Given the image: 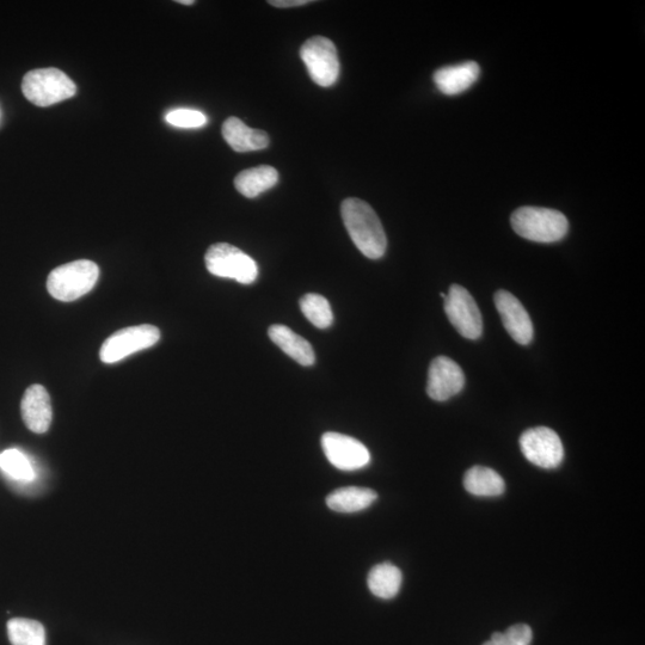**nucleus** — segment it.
<instances>
[{
    "instance_id": "nucleus-18",
    "label": "nucleus",
    "mask_w": 645,
    "mask_h": 645,
    "mask_svg": "<svg viewBox=\"0 0 645 645\" xmlns=\"http://www.w3.org/2000/svg\"><path fill=\"white\" fill-rule=\"evenodd\" d=\"M279 181V172L269 165L250 168L239 172L235 178V187L245 198L254 199L272 189Z\"/></svg>"
},
{
    "instance_id": "nucleus-13",
    "label": "nucleus",
    "mask_w": 645,
    "mask_h": 645,
    "mask_svg": "<svg viewBox=\"0 0 645 645\" xmlns=\"http://www.w3.org/2000/svg\"><path fill=\"white\" fill-rule=\"evenodd\" d=\"M22 419L29 430L36 434L46 433L52 425L51 397L41 385L29 386L22 398Z\"/></svg>"
},
{
    "instance_id": "nucleus-27",
    "label": "nucleus",
    "mask_w": 645,
    "mask_h": 645,
    "mask_svg": "<svg viewBox=\"0 0 645 645\" xmlns=\"http://www.w3.org/2000/svg\"><path fill=\"white\" fill-rule=\"evenodd\" d=\"M178 4H183V5H193L195 4L194 0H178Z\"/></svg>"
},
{
    "instance_id": "nucleus-5",
    "label": "nucleus",
    "mask_w": 645,
    "mask_h": 645,
    "mask_svg": "<svg viewBox=\"0 0 645 645\" xmlns=\"http://www.w3.org/2000/svg\"><path fill=\"white\" fill-rule=\"evenodd\" d=\"M206 268L218 278L232 279L242 285H251L258 278L254 258L227 243L213 244L205 256Z\"/></svg>"
},
{
    "instance_id": "nucleus-6",
    "label": "nucleus",
    "mask_w": 645,
    "mask_h": 645,
    "mask_svg": "<svg viewBox=\"0 0 645 645\" xmlns=\"http://www.w3.org/2000/svg\"><path fill=\"white\" fill-rule=\"evenodd\" d=\"M300 57L317 85L329 88L339 79L340 59L333 41L323 36H313L301 46Z\"/></svg>"
},
{
    "instance_id": "nucleus-11",
    "label": "nucleus",
    "mask_w": 645,
    "mask_h": 645,
    "mask_svg": "<svg viewBox=\"0 0 645 645\" xmlns=\"http://www.w3.org/2000/svg\"><path fill=\"white\" fill-rule=\"evenodd\" d=\"M465 376L457 362L439 356L430 364L427 393L434 401L445 402L464 389Z\"/></svg>"
},
{
    "instance_id": "nucleus-10",
    "label": "nucleus",
    "mask_w": 645,
    "mask_h": 645,
    "mask_svg": "<svg viewBox=\"0 0 645 645\" xmlns=\"http://www.w3.org/2000/svg\"><path fill=\"white\" fill-rule=\"evenodd\" d=\"M325 457L331 465L342 471H356L366 468L371 462L367 447L352 436L329 432L322 436Z\"/></svg>"
},
{
    "instance_id": "nucleus-2",
    "label": "nucleus",
    "mask_w": 645,
    "mask_h": 645,
    "mask_svg": "<svg viewBox=\"0 0 645 645\" xmlns=\"http://www.w3.org/2000/svg\"><path fill=\"white\" fill-rule=\"evenodd\" d=\"M513 230L537 243H556L567 236L569 223L561 212L542 207H521L511 218Z\"/></svg>"
},
{
    "instance_id": "nucleus-1",
    "label": "nucleus",
    "mask_w": 645,
    "mask_h": 645,
    "mask_svg": "<svg viewBox=\"0 0 645 645\" xmlns=\"http://www.w3.org/2000/svg\"><path fill=\"white\" fill-rule=\"evenodd\" d=\"M341 213L349 237L366 257L379 260L385 255L387 239L373 208L367 202L356 198L343 201Z\"/></svg>"
},
{
    "instance_id": "nucleus-14",
    "label": "nucleus",
    "mask_w": 645,
    "mask_h": 645,
    "mask_svg": "<svg viewBox=\"0 0 645 645\" xmlns=\"http://www.w3.org/2000/svg\"><path fill=\"white\" fill-rule=\"evenodd\" d=\"M481 75V67L475 61L442 67L434 73L436 88L447 96H456L469 90Z\"/></svg>"
},
{
    "instance_id": "nucleus-16",
    "label": "nucleus",
    "mask_w": 645,
    "mask_h": 645,
    "mask_svg": "<svg viewBox=\"0 0 645 645\" xmlns=\"http://www.w3.org/2000/svg\"><path fill=\"white\" fill-rule=\"evenodd\" d=\"M223 137L236 152H251L266 149L269 137L261 129L250 128L238 118H229L224 122Z\"/></svg>"
},
{
    "instance_id": "nucleus-9",
    "label": "nucleus",
    "mask_w": 645,
    "mask_h": 645,
    "mask_svg": "<svg viewBox=\"0 0 645 645\" xmlns=\"http://www.w3.org/2000/svg\"><path fill=\"white\" fill-rule=\"evenodd\" d=\"M522 453L528 462L543 469H555L562 464L564 448L555 430L537 427L526 430L520 438Z\"/></svg>"
},
{
    "instance_id": "nucleus-23",
    "label": "nucleus",
    "mask_w": 645,
    "mask_h": 645,
    "mask_svg": "<svg viewBox=\"0 0 645 645\" xmlns=\"http://www.w3.org/2000/svg\"><path fill=\"white\" fill-rule=\"evenodd\" d=\"M0 469L12 479H16V481L32 482L35 478L33 465L16 448H10V450H6L0 454Z\"/></svg>"
},
{
    "instance_id": "nucleus-4",
    "label": "nucleus",
    "mask_w": 645,
    "mask_h": 645,
    "mask_svg": "<svg viewBox=\"0 0 645 645\" xmlns=\"http://www.w3.org/2000/svg\"><path fill=\"white\" fill-rule=\"evenodd\" d=\"M23 95L38 107H49L76 95L77 86L58 69L29 71L22 82Z\"/></svg>"
},
{
    "instance_id": "nucleus-19",
    "label": "nucleus",
    "mask_w": 645,
    "mask_h": 645,
    "mask_svg": "<svg viewBox=\"0 0 645 645\" xmlns=\"http://www.w3.org/2000/svg\"><path fill=\"white\" fill-rule=\"evenodd\" d=\"M464 487L472 495L494 497L505 493L506 483L493 469L473 466L465 473Z\"/></svg>"
},
{
    "instance_id": "nucleus-8",
    "label": "nucleus",
    "mask_w": 645,
    "mask_h": 645,
    "mask_svg": "<svg viewBox=\"0 0 645 645\" xmlns=\"http://www.w3.org/2000/svg\"><path fill=\"white\" fill-rule=\"evenodd\" d=\"M445 312L458 333L469 340L482 335L483 319L475 299L464 287L453 285L445 298Z\"/></svg>"
},
{
    "instance_id": "nucleus-25",
    "label": "nucleus",
    "mask_w": 645,
    "mask_h": 645,
    "mask_svg": "<svg viewBox=\"0 0 645 645\" xmlns=\"http://www.w3.org/2000/svg\"><path fill=\"white\" fill-rule=\"evenodd\" d=\"M168 124L178 128H201L207 125L208 119L200 110L180 108L171 110L165 115Z\"/></svg>"
},
{
    "instance_id": "nucleus-22",
    "label": "nucleus",
    "mask_w": 645,
    "mask_h": 645,
    "mask_svg": "<svg viewBox=\"0 0 645 645\" xmlns=\"http://www.w3.org/2000/svg\"><path fill=\"white\" fill-rule=\"evenodd\" d=\"M300 309L307 321L318 329H328L334 323V313L329 301L319 294H306L300 299Z\"/></svg>"
},
{
    "instance_id": "nucleus-24",
    "label": "nucleus",
    "mask_w": 645,
    "mask_h": 645,
    "mask_svg": "<svg viewBox=\"0 0 645 645\" xmlns=\"http://www.w3.org/2000/svg\"><path fill=\"white\" fill-rule=\"evenodd\" d=\"M532 629L526 624H516L505 632H495L483 645H531Z\"/></svg>"
},
{
    "instance_id": "nucleus-26",
    "label": "nucleus",
    "mask_w": 645,
    "mask_h": 645,
    "mask_svg": "<svg viewBox=\"0 0 645 645\" xmlns=\"http://www.w3.org/2000/svg\"><path fill=\"white\" fill-rule=\"evenodd\" d=\"M275 8H294V6H301L312 3L311 0H270L268 2Z\"/></svg>"
},
{
    "instance_id": "nucleus-20",
    "label": "nucleus",
    "mask_w": 645,
    "mask_h": 645,
    "mask_svg": "<svg viewBox=\"0 0 645 645\" xmlns=\"http://www.w3.org/2000/svg\"><path fill=\"white\" fill-rule=\"evenodd\" d=\"M402 571L391 563L376 565L368 574L367 585L377 598H395L402 587Z\"/></svg>"
},
{
    "instance_id": "nucleus-15",
    "label": "nucleus",
    "mask_w": 645,
    "mask_h": 645,
    "mask_svg": "<svg viewBox=\"0 0 645 645\" xmlns=\"http://www.w3.org/2000/svg\"><path fill=\"white\" fill-rule=\"evenodd\" d=\"M269 339L278 346L282 352L297 361L299 365L309 367L315 365L316 355L309 341L294 333L286 325H272L268 330Z\"/></svg>"
},
{
    "instance_id": "nucleus-17",
    "label": "nucleus",
    "mask_w": 645,
    "mask_h": 645,
    "mask_svg": "<svg viewBox=\"0 0 645 645\" xmlns=\"http://www.w3.org/2000/svg\"><path fill=\"white\" fill-rule=\"evenodd\" d=\"M378 499L376 491L368 488H340L327 497V505L337 513H358L371 507Z\"/></svg>"
},
{
    "instance_id": "nucleus-12",
    "label": "nucleus",
    "mask_w": 645,
    "mask_h": 645,
    "mask_svg": "<svg viewBox=\"0 0 645 645\" xmlns=\"http://www.w3.org/2000/svg\"><path fill=\"white\" fill-rule=\"evenodd\" d=\"M495 305L499 311L503 327L512 339L522 346L533 340V324L524 306L511 292L499 291L495 294Z\"/></svg>"
},
{
    "instance_id": "nucleus-3",
    "label": "nucleus",
    "mask_w": 645,
    "mask_h": 645,
    "mask_svg": "<svg viewBox=\"0 0 645 645\" xmlns=\"http://www.w3.org/2000/svg\"><path fill=\"white\" fill-rule=\"evenodd\" d=\"M100 278V268L88 260L63 264L52 270L47 279V290L57 300L75 301L95 287Z\"/></svg>"
},
{
    "instance_id": "nucleus-7",
    "label": "nucleus",
    "mask_w": 645,
    "mask_h": 645,
    "mask_svg": "<svg viewBox=\"0 0 645 645\" xmlns=\"http://www.w3.org/2000/svg\"><path fill=\"white\" fill-rule=\"evenodd\" d=\"M161 340L155 325L143 324L116 331L102 344L100 358L104 364H115L127 356L151 348Z\"/></svg>"
},
{
    "instance_id": "nucleus-21",
    "label": "nucleus",
    "mask_w": 645,
    "mask_h": 645,
    "mask_svg": "<svg viewBox=\"0 0 645 645\" xmlns=\"http://www.w3.org/2000/svg\"><path fill=\"white\" fill-rule=\"evenodd\" d=\"M8 636L12 645H46V630L36 620L15 618L9 620Z\"/></svg>"
}]
</instances>
